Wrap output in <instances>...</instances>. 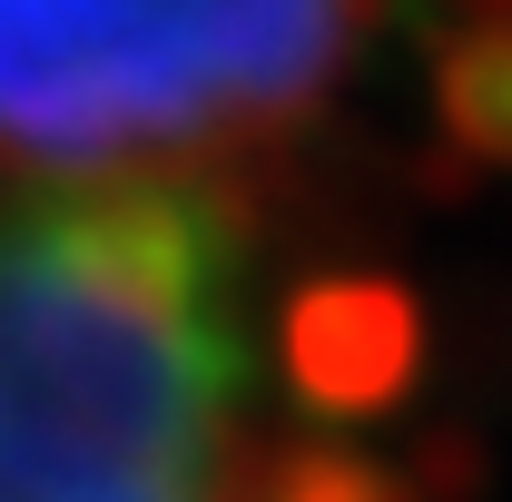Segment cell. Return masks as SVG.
<instances>
[{
  "instance_id": "7a4b0ae2",
  "label": "cell",
  "mask_w": 512,
  "mask_h": 502,
  "mask_svg": "<svg viewBox=\"0 0 512 502\" xmlns=\"http://www.w3.org/2000/svg\"><path fill=\"white\" fill-rule=\"evenodd\" d=\"M365 0H0V158H188L316 109Z\"/></svg>"
},
{
  "instance_id": "6da1fadb",
  "label": "cell",
  "mask_w": 512,
  "mask_h": 502,
  "mask_svg": "<svg viewBox=\"0 0 512 502\" xmlns=\"http://www.w3.org/2000/svg\"><path fill=\"white\" fill-rule=\"evenodd\" d=\"M247 276L188 188L0 197V502H217Z\"/></svg>"
}]
</instances>
